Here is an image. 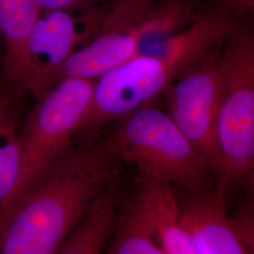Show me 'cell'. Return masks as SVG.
I'll return each instance as SVG.
<instances>
[{
	"mask_svg": "<svg viewBox=\"0 0 254 254\" xmlns=\"http://www.w3.org/2000/svg\"><path fill=\"white\" fill-rule=\"evenodd\" d=\"M95 80L64 78L30 114L22 136L18 184L0 217V235L43 173L73 144Z\"/></svg>",
	"mask_w": 254,
	"mask_h": 254,
	"instance_id": "277c9868",
	"label": "cell"
},
{
	"mask_svg": "<svg viewBox=\"0 0 254 254\" xmlns=\"http://www.w3.org/2000/svg\"><path fill=\"white\" fill-rule=\"evenodd\" d=\"M41 13L54 10H71L92 0H35Z\"/></svg>",
	"mask_w": 254,
	"mask_h": 254,
	"instance_id": "e0dca14e",
	"label": "cell"
},
{
	"mask_svg": "<svg viewBox=\"0 0 254 254\" xmlns=\"http://www.w3.org/2000/svg\"><path fill=\"white\" fill-rule=\"evenodd\" d=\"M41 14L35 0H0V26L6 46L3 79L13 71L27 34Z\"/></svg>",
	"mask_w": 254,
	"mask_h": 254,
	"instance_id": "5bb4252c",
	"label": "cell"
},
{
	"mask_svg": "<svg viewBox=\"0 0 254 254\" xmlns=\"http://www.w3.org/2000/svg\"><path fill=\"white\" fill-rule=\"evenodd\" d=\"M251 189H252V192H253V196H254V186H252V187H251Z\"/></svg>",
	"mask_w": 254,
	"mask_h": 254,
	"instance_id": "d6986e66",
	"label": "cell"
},
{
	"mask_svg": "<svg viewBox=\"0 0 254 254\" xmlns=\"http://www.w3.org/2000/svg\"><path fill=\"white\" fill-rule=\"evenodd\" d=\"M133 203L166 254H196L173 187L140 178Z\"/></svg>",
	"mask_w": 254,
	"mask_h": 254,
	"instance_id": "30bf717a",
	"label": "cell"
},
{
	"mask_svg": "<svg viewBox=\"0 0 254 254\" xmlns=\"http://www.w3.org/2000/svg\"><path fill=\"white\" fill-rule=\"evenodd\" d=\"M122 163L136 168L141 179L179 187L185 192L206 190L215 176L168 112L145 106L117 123L104 138Z\"/></svg>",
	"mask_w": 254,
	"mask_h": 254,
	"instance_id": "3957f363",
	"label": "cell"
},
{
	"mask_svg": "<svg viewBox=\"0 0 254 254\" xmlns=\"http://www.w3.org/2000/svg\"><path fill=\"white\" fill-rule=\"evenodd\" d=\"M2 37V32H1V26H0V38Z\"/></svg>",
	"mask_w": 254,
	"mask_h": 254,
	"instance_id": "44dd1931",
	"label": "cell"
},
{
	"mask_svg": "<svg viewBox=\"0 0 254 254\" xmlns=\"http://www.w3.org/2000/svg\"><path fill=\"white\" fill-rule=\"evenodd\" d=\"M122 162L104 139L72 146L38 179L0 235V254H55Z\"/></svg>",
	"mask_w": 254,
	"mask_h": 254,
	"instance_id": "6da1fadb",
	"label": "cell"
},
{
	"mask_svg": "<svg viewBox=\"0 0 254 254\" xmlns=\"http://www.w3.org/2000/svg\"><path fill=\"white\" fill-rule=\"evenodd\" d=\"M225 193L217 187L187 192L179 200L181 218L190 234L196 254H248L228 215Z\"/></svg>",
	"mask_w": 254,
	"mask_h": 254,
	"instance_id": "9c48e42d",
	"label": "cell"
},
{
	"mask_svg": "<svg viewBox=\"0 0 254 254\" xmlns=\"http://www.w3.org/2000/svg\"><path fill=\"white\" fill-rule=\"evenodd\" d=\"M95 30L80 31L70 10L42 13L28 32L17 64L5 81L6 94L12 100L26 93L37 102L42 100L64 79V67L79 42Z\"/></svg>",
	"mask_w": 254,
	"mask_h": 254,
	"instance_id": "8992f818",
	"label": "cell"
},
{
	"mask_svg": "<svg viewBox=\"0 0 254 254\" xmlns=\"http://www.w3.org/2000/svg\"><path fill=\"white\" fill-rule=\"evenodd\" d=\"M117 183L95 200L55 254H103L119 218Z\"/></svg>",
	"mask_w": 254,
	"mask_h": 254,
	"instance_id": "8fae6325",
	"label": "cell"
},
{
	"mask_svg": "<svg viewBox=\"0 0 254 254\" xmlns=\"http://www.w3.org/2000/svg\"><path fill=\"white\" fill-rule=\"evenodd\" d=\"M13 100L0 94V217L18 184L22 164V136L12 113Z\"/></svg>",
	"mask_w": 254,
	"mask_h": 254,
	"instance_id": "4fadbf2b",
	"label": "cell"
},
{
	"mask_svg": "<svg viewBox=\"0 0 254 254\" xmlns=\"http://www.w3.org/2000/svg\"><path fill=\"white\" fill-rule=\"evenodd\" d=\"M153 1H109V9L102 10L98 26L91 39L68 60L64 67V79L96 80L136 57L138 52L137 26Z\"/></svg>",
	"mask_w": 254,
	"mask_h": 254,
	"instance_id": "ba28073f",
	"label": "cell"
},
{
	"mask_svg": "<svg viewBox=\"0 0 254 254\" xmlns=\"http://www.w3.org/2000/svg\"><path fill=\"white\" fill-rule=\"evenodd\" d=\"M233 218L248 254H254V213H242Z\"/></svg>",
	"mask_w": 254,
	"mask_h": 254,
	"instance_id": "2e32d148",
	"label": "cell"
},
{
	"mask_svg": "<svg viewBox=\"0 0 254 254\" xmlns=\"http://www.w3.org/2000/svg\"><path fill=\"white\" fill-rule=\"evenodd\" d=\"M183 73L176 65L153 55H136L97 78L76 136L84 140L119 123L165 93Z\"/></svg>",
	"mask_w": 254,
	"mask_h": 254,
	"instance_id": "5b68a950",
	"label": "cell"
},
{
	"mask_svg": "<svg viewBox=\"0 0 254 254\" xmlns=\"http://www.w3.org/2000/svg\"><path fill=\"white\" fill-rule=\"evenodd\" d=\"M215 187L254 185V29L236 24L221 51Z\"/></svg>",
	"mask_w": 254,
	"mask_h": 254,
	"instance_id": "7a4b0ae2",
	"label": "cell"
},
{
	"mask_svg": "<svg viewBox=\"0 0 254 254\" xmlns=\"http://www.w3.org/2000/svg\"><path fill=\"white\" fill-rule=\"evenodd\" d=\"M235 2L240 9H249L254 6V0H235Z\"/></svg>",
	"mask_w": 254,
	"mask_h": 254,
	"instance_id": "ac0fdd59",
	"label": "cell"
},
{
	"mask_svg": "<svg viewBox=\"0 0 254 254\" xmlns=\"http://www.w3.org/2000/svg\"><path fill=\"white\" fill-rule=\"evenodd\" d=\"M92 1H94V0H92ZM109 1H115V0H109Z\"/></svg>",
	"mask_w": 254,
	"mask_h": 254,
	"instance_id": "7402d4cb",
	"label": "cell"
},
{
	"mask_svg": "<svg viewBox=\"0 0 254 254\" xmlns=\"http://www.w3.org/2000/svg\"><path fill=\"white\" fill-rule=\"evenodd\" d=\"M108 254H166L133 201L120 216Z\"/></svg>",
	"mask_w": 254,
	"mask_h": 254,
	"instance_id": "9a60e30c",
	"label": "cell"
},
{
	"mask_svg": "<svg viewBox=\"0 0 254 254\" xmlns=\"http://www.w3.org/2000/svg\"><path fill=\"white\" fill-rule=\"evenodd\" d=\"M250 9V10H252V11H254V7H252V8H251V9Z\"/></svg>",
	"mask_w": 254,
	"mask_h": 254,
	"instance_id": "ffe728a7",
	"label": "cell"
},
{
	"mask_svg": "<svg viewBox=\"0 0 254 254\" xmlns=\"http://www.w3.org/2000/svg\"><path fill=\"white\" fill-rule=\"evenodd\" d=\"M206 5L205 0H154L137 26V55L181 32Z\"/></svg>",
	"mask_w": 254,
	"mask_h": 254,
	"instance_id": "7c38bea8",
	"label": "cell"
},
{
	"mask_svg": "<svg viewBox=\"0 0 254 254\" xmlns=\"http://www.w3.org/2000/svg\"><path fill=\"white\" fill-rule=\"evenodd\" d=\"M222 47L182 73L164 93L168 113L206 160L216 179V124Z\"/></svg>",
	"mask_w": 254,
	"mask_h": 254,
	"instance_id": "52a82bcc",
	"label": "cell"
}]
</instances>
